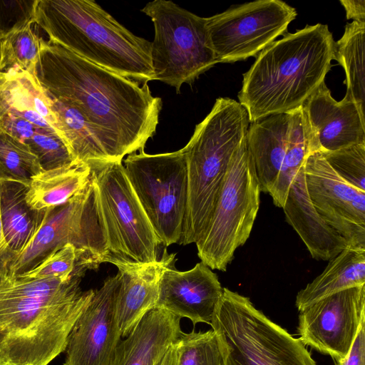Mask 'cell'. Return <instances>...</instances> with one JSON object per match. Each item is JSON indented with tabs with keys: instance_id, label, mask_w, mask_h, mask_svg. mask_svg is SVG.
I'll use <instances>...</instances> for the list:
<instances>
[{
	"instance_id": "32",
	"label": "cell",
	"mask_w": 365,
	"mask_h": 365,
	"mask_svg": "<svg viewBox=\"0 0 365 365\" xmlns=\"http://www.w3.org/2000/svg\"><path fill=\"white\" fill-rule=\"evenodd\" d=\"M25 144L38 157L43 170H51L78 162L64 140L52 128L35 133Z\"/></svg>"
},
{
	"instance_id": "26",
	"label": "cell",
	"mask_w": 365,
	"mask_h": 365,
	"mask_svg": "<svg viewBox=\"0 0 365 365\" xmlns=\"http://www.w3.org/2000/svg\"><path fill=\"white\" fill-rule=\"evenodd\" d=\"M51 98L58 132L74 159L83 164L109 161L86 118L71 106Z\"/></svg>"
},
{
	"instance_id": "13",
	"label": "cell",
	"mask_w": 365,
	"mask_h": 365,
	"mask_svg": "<svg viewBox=\"0 0 365 365\" xmlns=\"http://www.w3.org/2000/svg\"><path fill=\"white\" fill-rule=\"evenodd\" d=\"M299 312L297 330L302 344L333 360L341 359L365 320V284L336 292Z\"/></svg>"
},
{
	"instance_id": "30",
	"label": "cell",
	"mask_w": 365,
	"mask_h": 365,
	"mask_svg": "<svg viewBox=\"0 0 365 365\" xmlns=\"http://www.w3.org/2000/svg\"><path fill=\"white\" fill-rule=\"evenodd\" d=\"M175 365H223L213 330L182 332L175 343Z\"/></svg>"
},
{
	"instance_id": "11",
	"label": "cell",
	"mask_w": 365,
	"mask_h": 365,
	"mask_svg": "<svg viewBox=\"0 0 365 365\" xmlns=\"http://www.w3.org/2000/svg\"><path fill=\"white\" fill-rule=\"evenodd\" d=\"M123 166L160 245L180 242L187 202L184 150L160 154L142 150L128 155Z\"/></svg>"
},
{
	"instance_id": "19",
	"label": "cell",
	"mask_w": 365,
	"mask_h": 365,
	"mask_svg": "<svg viewBox=\"0 0 365 365\" xmlns=\"http://www.w3.org/2000/svg\"><path fill=\"white\" fill-rule=\"evenodd\" d=\"M180 319L165 309H153L118 342L110 365H157L182 332Z\"/></svg>"
},
{
	"instance_id": "8",
	"label": "cell",
	"mask_w": 365,
	"mask_h": 365,
	"mask_svg": "<svg viewBox=\"0 0 365 365\" xmlns=\"http://www.w3.org/2000/svg\"><path fill=\"white\" fill-rule=\"evenodd\" d=\"M106 238L108 258L158 260L160 245L120 161L88 164Z\"/></svg>"
},
{
	"instance_id": "33",
	"label": "cell",
	"mask_w": 365,
	"mask_h": 365,
	"mask_svg": "<svg viewBox=\"0 0 365 365\" xmlns=\"http://www.w3.org/2000/svg\"><path fill=\"white\" fill-rule=\"evenodd\" d=\"M321 153L341 178L365 191V143Z\"/></svg>"
},
{
	"instance_id": "5",
	"label": "cell",
	"mask_w": 365,
	"mask_h": 365,
	"mask_svg": "<svg viewBox=\"0 0 365 365\" xmlns=\"http://www.w3.org/2000/svg\"><path fill=\"white\" fill-rule=\"evenodd\" d=\"M250 123L247 111L239 102L219 98L182 148L187 163V202L180 243L196 244L203 236L231 160L245 139Z\"/></svg>"
},
{
	"instance_id": "15",
	"label": "cell",
	"mask_w": 365,
	"mask_h": 365,
	"mask_svg": "<svg viewBox=\"0 0 365 365\" xmlns=\"http://www.w3.org/2000/svg\"><path fill=\"white\" fill-rule=\"evenodd\" d=\"M120 274L106 279L73 325L63 365H110L120 341L117 318Z\"/></svg>"
},
{
	"instance_id": "2",
	"label": "cell",
	"mask_w": 365,
	"mask_h": 365,
	"mask_svg": "<svg viewBox=\"0 0 365 365\" xmlns=\"http://www.w3.org/2000/svg\"><path fill=\"white\" fill-rule=\"evenodd\" d=\"M10 253L0 259V365H48L66 351L94 290H81L83 272L68 279L15 274Z\"/></svg>"
},
{
	"instance_id": "28",
	"label": "cell",
	"mask_w": 365,
	"mask_h": 365,
	"mask_svg": "<svg viewBox=\"0 0 365 365\" xmlns=\"http://www.w3.org/2000/svg\"><path fill=\"white\" fill-rule=\"evenodd\" d=\"M42 170L30 148L0 128V182L28 186L31 178Z\"/></svg>"
},
{
	"instance_id": "3",
	"label": "cell",
	"mask_w": 365,
	"mask_h": 365,
	"mask_svg": "<svg viewBox=\"0 0 365 365\" xmlns=\"http://www.w3.org/2000/svg\"><path fill=\"white\" fill-rule=\"evenodd\" d=\"M334 44L328 26L319 23L287 32L264 48L243 74L238 93L250 122L300 108L324 81Z\"/></svg>"
},
{
	"instance_id": "4",
	"label": "cell",
	"mask_w": 365,
	"mask_h": 365,
	"mask_svg": "<svg viewBox=\"0 0 365 365\" xmlns=\"http://www.w3.org/2000/svg\"><path fill=\"white\" fill-rule=\"evenodd\" d=\"M32 21L48 41L120 76L153 81L152 42L137 36L93 0H35Z\"/></svg>"
},
{
	"instance_id": "1",
	"label": "cell",
	"mask_w": 365,
	"mask_h": 365,
	"mask_svg": "<svg viewBox=\"0 0 365 365\" xmlns=\"http://www.w3.org/2000/svg\"><path fill=\"white\" fill-rule=\"evenodd\" d=\"M36 77L48 94L78 110L109 161L144 150L158 124L162 100L148 83L101 68L40 38Z\"/></svg>"
},
{
	"instance_id": "14",
	"label": "cell",
	"mask_w": 365,
	"mask_h": 365,
	"mask_svg": "<svg viewBox=\"0 0 365 365\" xmlns=\"http://www.w3.org/2000/svg\"><path fill=\"white\" fill-rule=\"evenodd\" d=\"M307 187L321 219L349 246L365 248V191L341 178L320 152L304 161Z\"/></svg>"
},
{
	"instance_id": "31",
	"label": "cell",
	"mask_w": 365,
	"mask_h": 365,
	"mask_svg": "<svg viewBox=\"0 0 365 365\" xmlns=\"http://www.w3.org/2000/svg\"><path fill=\"white\" fill-rule=\"evenodd\" d=\"M86 270L80 264L76 247L66 244L47 255L31 269L17 274L34 279H68L78 272L85 273Z\"/></svg>"
},
{
	"instance_id": "9",
	"label": "cell",
	"mask_w": 365,
	"mask_h": 365,
	"mask_svg": "<svg viewBox=\"0 0 365 365\" xmlns=\"http://www.w3.org/2000/svg\"><path fill=\"white\" fill-rule=\"evenodd\" d=\"M260 192L245 138L231 160L209 225L195 244L198 257L211 269L225 271L235 250L247 242Z\"/></svg>"
},
{
	"instance_id": "12",
	"label": "cell",
	"mask_w": 365,
	"mask_h": 365,
	"mask_svg": "<svg viewBox=\"0 0 365 365\" xmlns=\"http://www.w3.org/2000/svg\"><path fill=\"white\" fill-rule=\"evenodd\" d=\"M297 11L280 0H258L231 6L207 18L211 46L218 63L256 56L287 32Z\"/></svg>"
},
{
	"instance_id": "37",
	"label": "cell",
	"mask_w": 365,
	"mask_h": 365,
	"mask_svg": "<svg viewBox=\"0 0 365 365\" xmlns=\"http://www.w3.org/2000/svg\"><path fill=\"white\" fill-rule=\"evenodd\" d=\"M0 190H1V182H0ZM11 250L9 249L6 240L4 236L1 220V214H0V259L6 254H8Z\"/></svg>"
},
{
	"instance_id": "23",
	"label": "cell",
	"mask_w": 365,
	"mask_h": 365,
	"mask_svg": "<svg viewBox=\"0 0 365 365\" xmlns=\"http://www.w3.org/2000/svg\"><path fill=\"white\" fill-rule=\"evenodd\" d=\"M90 178L89 165L78 162L43 170L31 178L26 193V201L34 210L50 212L79 193Z\"/></svg>"
},
{
	"instance_id": "18",
	"label": "cell",
	"mask_w": 365,
	"mask_h": 365,
	"mask_svg": "<svg viewBox=\"0 0 365 365\" xmlns=\"http://www.w3.org/2000/svg\"><path fill=\"white\" fill-rule=\"evenodd\" d=\"M175 255L155 262L136 263L115 258L106 262L118 269L120 283L117 300V318L122 336H127L140 319L156 307L159 282L166 267L173 263Z\"/></svg>"
},
{
	"instance_id": "20",
	"label": "cell",
	"mask_w": 365,
	"mask_h": 365,
	"mask_svg": "<svg viewBox=\"0 0 365 365\" xmlns=\"http://www.w3.org/2000/svg\"><path fill=\"white\" fill-rule=\"evenodd\" d=\"M292 111L269 115L250 123L246 145L261 192L269 193L286 155Z\"/></svg>"
},
{
	"instance_id": "25",
	"label": "cell",
	"mask_w": 365,
	"mask_h": 365,
	"mask_svg": "<svg viewBox=\"0 0 365 365\" xmlns=\"http://www.w3.org/2000/svg\"><path fill=\"white\" fill-rule=\"evenodd\" d=\"M365 23L352 21L335 42L334 60L344 68L346 84L344 98L354 102L362 117L365 109Z\"/></svg>"
},
{
	"instance_id": "35",
	"label": "cell",
	"mask_w": 365,
	"mask_h": 365,
	"mask_svg": "<svg viewBox=\"0 0 365 365\" xmlns=\"http://www.w3.org/2000/svg\"><path fill=\"white\" fill-rule=\"evenodd\" d=\"M340 3L346 11L347 19L365 23V1L364 0H340Z\"/></svg>"
},
{
	"instance_id": "10",
	"label": "cell",
	"mask_w": 365,
	"mask_h": 365,
	"mask_svg": "<svg viewBox=\"0 0 365 365\" xmlns=\"http://www.w3.org/2000/svg\"><path fill=\"white\" fill-rule=\"evenodd\" d=\"M66 244L76 247L79 262L87 270L98 268L109 255L91 178L68 202L48 212L21 251L10 253L9 267L15 274L24 273Z\"/></svg>"
},
{
	"instance_id": "27",
	"label": "cell",
	"mask_w": 365,
	"mask_h": 365,
	"mask_svg": "<svg viewBox=\"0 0 365 365\" xmlns=\"http://www.w3.org/2000/svg\"><path fill=\"white\" fill-rule=\"evenodd\" d=\"M33 24L31 19L21 21L0 36V71L17 68L36 76L40 38Z\"/></svg>"
},
{
	"instance_id": "6",
	"label": "cell",
	"mask_w": 365,
	"mask_h": 365,
	"mask_svg": "<svg viewBox=\"0 0 365 365\" xmlns=\"http://www.w3.org/2000/svg\"><path fill=\"white\" fill-rule=\"evenodd\" d=\"M223 365H317L299 339L228 288L212 318Z\"/></svg>"
},
{
	"instance_id": "22",
	"label": "cell",
	"mask_w": 365,
	"mask_h": 365,
	"mask_svg": "<svg viewBox=\"0 0 365 365\" xmlns=\"http://www.w3.org/2000/svg\"><path fill=\"white\" fill-rule=\"evenodd\" d=\"M297 294L299 311L328 296L365 284V248L348 246Z\"/></svg>"
},
{
	"instance_id": "36",
	"label": "cell",
	"mask_w": 365,
	"mask_h": 365,
	"mask_svg": "<svg viewBox=\"0 0 365 365\" xmlns=\"http://www.w3.org/2000/svg\"><path fill=\"white\" fill-rule=\"evenodd\" d=\"M157 365H175V344L170 346L165 355Z\"/></svg>"
},
{
	"instance_id": "34",
	"label": "cell",
	"mask_w": 365,
	"mask_h": 365,
	"mask_svg": "<svg viewBox=\"0 0 365 365\" xmlns=\"http://www.w3.org/2000/svg\"><path fill=\"white\" fill-rule=\"evenodd\" d=\"M334 362V365H365V320L361 322L347 355Z\"/></svg>"
},
{
	"instance_id": "17",
	"label": "cell",
	"mask_w": 365,
	"mask_h": 365,
	"mask_svg": "<svg viewBox=\"0 0 365 365\" xmlns=\"http://www.w3.org/2000/svg\"><path fill=\"white\" fill-rule=\"evenodd\" d=\"M222 294L217 274L202 262L187 271H178L171 264L161 275L156 307L186 317L194 325L210 324Z\"/></svg>"
},
{
	"instance_id": "7",
	"label": "cell",
	"mask_w": 365,
	"mask_h": 365,
	"mask_svg": "<svg viewBox=\"0 0 365 365\" xmlns=\"http://www.w3.org/2000/svg\"><path fill=\"white\" fill-rule=\"evenodd\" d=\"M141 11L154 25L153 80L174 87L179 93L183 83L192 84L218 63L211 46L207 18L167 0L148 2Z\"/></svg>"
},
{
	"instance_id": "21",
	"label": "cell",
	"mask_w": 365,
	"mask_h": 365,
	"mask_svg": "<svg viewBox=\"0 0 365 365\" xmlns=\"http://www.w3.org/2000/svg\"><path fill=\"white\" fill-rule=\"evenodd\" d=\"M3 115L21 118L40 128H53L58 132L52 98L36 76L25 71H0V117Z\"/></svg>"
},
{
	"instance_id": "29",
	"label": "cell",
	"mask_w": 365,
	"mask_h": 365,
	"mask_svg": "<svg viewBox=\"0 0 365 365\" xmlns=\"http://www.w3.org/2000/svg\"><path fill=\"white\" fill-rule=\"evenodd\" d=\"M307 155L300 107L292 111L290 133L286 155L276 180L269 192L277 207L282 208L291 179L304 164Z\"/></svg>"
},
{
	"instance_id": "16",
	"label": "cell",
	"mask_w": 365,
	"mask_h": 365,
	"mask_svg": "<svg viewBox=\"0 0 365 365\" xmlns=\"http://www.w3.org/2000/svg\"><path fill=\"white\" fill-rule=\"evenodd\" d=\"M308 155L330 152L365 143V118L344 98L335 101L325 82L301 106Z\"/></svg>"
},
{
	"instance_id": "24",
	"label": "cell",
	"mask_w": 365,
	"mask_h": 365,
	"mask_svg": "<svg viewBox=\"0 0 365 365\" xmlns=\"http://www.w3.org/2000/svg\"><path fill=\"white\" fill-rule=\"evenodd\" d=\"M0 214L2 230L9 249L21 251L31 240L49 212L31 209L25 197L28 186L16 182H0Z\"/></svg>"
}]
</instances>
